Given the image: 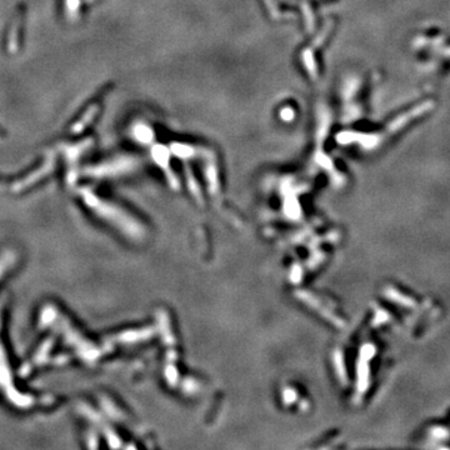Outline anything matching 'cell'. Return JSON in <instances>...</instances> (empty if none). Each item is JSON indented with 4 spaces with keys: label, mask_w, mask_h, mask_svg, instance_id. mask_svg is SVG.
Returning a JSON list of instances; mask_svg holds the SVG:
<instances>
[{
    "label": "cell",
    "mask_w": 450,
    "mask_h": 450,
    "mask_svg": "<svg viewBox=\"0 0 450 450\" xmlns=\"http://www.w3.org/2000/svg\"><path fill=\"white\" fill-rule=\"evenodd\" d=\"M98 110H99V107H98V105H93V107H90L89 109L86 110L85 114L81 117V119L79 120L76 124L73 125V128H71L73 133L83 132V130L90 124V123L93 122V119L95 118V115L98 114Z\"/></svg>",
    "instance_id": "ba28073f"
},
{
    "label": "cell",
    "mask_w": 450,
    "mask_h": 450,
    "mask_svg": "<svg viewBox=\"0 0 450 450\" xmlns=\"http://www.w3.org/2000/svg\"><path fill=\"white\" fill-rule=\"evenodd\" d=\"M0 388L4 392V394L7 395L8 399L18 408H29V406L35 404L34 398L19 393L13 384L10 370L9 367H8V360L2 343H0Z\"/></svg>",
    "instance_id": "7a4b0ae2"
},
{
    "label": "cell",
    "mask_w": 450,
    "mask_h": 450,
    "mask_svg": "<svg viewBox=\"0 0 450 450\" xmlns=\"http://www.w3.org/2000/svg\"><path fill=\"white\" fill-rule=\"evenodd\" d=\"M15 261V255L13 253H5L0 256V278L5 274L8 269L12 268Z\"/></svg>",
    "instance_id": "30bf717a"
},
{
    "label": "cell",
    "mask_w": 450,
    "mask_h": 450,
    "mask_svg": "<svg viewBox=\"0 0 450 450\" xmlns=\"http://www.w3.org/2000/svg\"><path fill=\"white\" fill-rule=\"evenodd\" d=\"M90 143H92V141H89V139H88V140L83 141V143H80V144H76V145L65 146V150L64 151H65V154H66V159H68L69 161H71V163L76 161V159H78L79 156L84 153V150L88 148V146L90 145Z\"/></svg>",
    "instance_id": "9c48e42d"
},
{
    "label": "cell",
    "mask_w": 450,
    "mask_h": 450,
    "mask_svg": "<svg viewBox=\"0 0 450 450\" xmlns=\"http://www.w3.org/2000/svg\"><path fill=\"white\" fill-rule=\"evenodd\" d=\"M134 164V160H132L130 158H124V159H118V160H113L110 163L103 164V165L95 166V168H89L86 170V173L89 175L94 176H104V175H112V174L122 173V171L129 170L132 168V165Z\"/></svg>",
    "instance_id": "277c9868"
},
{
    "label": "cell",
    "mask_w": 450,
    "mask_h": 450,
    "mask_svg": "<svg viewBox=\"0 0 450 450\" xmlns=\"http://www.w3.org/2000/svg\"><path fill=\"white\" fill-rule=\"evenodd\" d=\"M280 117L283 118L284 122H292L293 118H294V110L292 108H285L280 112Z\"/></svg>",
    "instance_id": "8fae6325"
},
{
    "label": "cell",
    "mask_w": 450,
    "mask_h": 450,
    "mask_svg": "<svg viewBox=\"0 0 450 450\" xmlns=\"http://www.w3.org/2000/svg\"><path fill=\"white\" fill-rule=\"evenodd\" d=\"M54 164H55V160H54L53 156H51V158H48L45 160V163L43 164V166H40L39 169H37L34 173L29 174V175L25 176L23 180L15 183L14 187H13V189L17 190V192H20V190L25 189V188L30 187V185H33L34 183H37L39 179L44 178V176L48 175V174L53 170Z\"/></svg>",
    "instance_id": "5b68a950"
},
{
    "label": "cell",
    "mask_w": 450,
    "mask_h": 450,
    "mask_svg": "<svg viewBox=\"0 0 450 450\" xmlns=\"http://www.w3.org/2000/svg\"><path fill=\"white\" fill-rule=\"evenodd\" d=\"M133 135H134L136 140L143 144H149L154 140L153 129L146 124H143V123H139V124L134 125V128H133Z\"/></svg>",
    "instance_id": "52a82bcc"
},
{
    "label": "cell",
    "mask_w": 450,
    "mask_h": 450,
    "mask_svg": "<svg viewBox=\"0 0 450 450\" xmlns=\"http://www.w3.org/2000/svg\"><path fill=\"white\" fill-rule=\"evenodd\" d=\"M80 195L83 197L85 204L88 205L89 208H92L98 215H100L102 218H105V219H108L109 222H113L115 225L122 226V228L125 229V231H128V233H133V225L132 223L129 222V220L132 219H129L128 215L124 214L122 210H119L118 208H115L114 205L109 204V203L104 202L103 199H99L94 193L90 192V190L86 189V188L80 190Z\"/></svg>",
    "instance_id": "6da1fadb"
},
{
    "label": "cell",
    "mask_w": 450,
    "mask_h": 450,
    "mask_svg": "<svg viewBox=\"0 0 450 450\" xmlns=\"http://www.w3.org/2000/svg\"><path fill=\"white\" fill-rule=\"evenodd\" d=\"M208 149H203L199 148V146H195V145H190V144H185V143H173L170 145V153H173L176 158L180 159H192L195 158V156H200V155H204L205 151Z\"/></svg>",
    "instance_id": "8992f818"
},
{
    "label": "cell",
    "mask_w": 450,
    "mask_h": 450,
    "mask_svg": "<svg viewBox=\"0 0 450 450\" xmlns=\"http://www.w3.org/2000/svg\"><path fill=\"white\" fill-rule=\"evenodd\" d=\"M331 28H333V23L329 22L324 25L323 30L316 35V38L312 42L308 48H305L302 53V61H303V65H304L305 70L308 71L309 76L312 79L316 80L318 79V66H316V61H315V49L319 48V46L323 45L324 40L326 39V37L329 35V33L331 32Z\"/></svg>",
    "instance_id": "3957f363"
}]
</instances>
